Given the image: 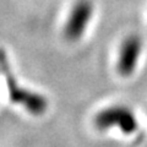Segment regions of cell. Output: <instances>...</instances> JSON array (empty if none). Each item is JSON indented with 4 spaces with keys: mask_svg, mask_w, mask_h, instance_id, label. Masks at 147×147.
<instances>
[{
    "mask_svg": "<svg viewBox=\"0 0 147 147\" xmlns=\"http://www.w3.org/2000/svg\"><path fill=\"white\" fill-rule=\"evenodd\" d=\"M0 72L5 77L7 91L12 102L21 104L26 110L34 115L43 114L47 110L48 103L43 96L18 85V81L11 70L10 61L7 60V55L1 48H0Z\"/></svg>",
    "mask_w": 147,
    "mask_h": 147,
    "instance_id": "1",
    "label": "cell"
},
{
    "mask_svg": "<svg viewBox=\"0 0 147 147\" xmlns=\"http://www.w3.org/2000/svg\"><path fill=\"white\" fill-rule=\"evenodd\" d=\"M94 125L98 130H108L117 126L124 134H132L137 130L139 123L132 110L124 105H113L96 114Z\"/></svg>",
    "mask_w": 147,
    "mask_h": 147,
    "instance_id": "2",
    "label": "cell"
},
{
    "mask_svg": "<svg viewBox=\"0 0 147 147\" xmlns=\"http://www.w3.org/2000/svg\"><path fill=\"white\" fill-rule=\"evenodd\" d=\"M92 13H93V5L90 0H79L75 4L64 28V33L69 40L74 42L81 38L85 33L87 25L91 21Z\"/></svg>",
    "mask_w": 147,
    "mask_h": 147,
    "instance_id": "3",
    "label": "cell"
},
{
    "mask_svg": "<svg viewBox=\"0 0 147 147\" xmlns=\"http://www.w3.org/2000/svg\"><path fill=\"white\" fill-rule=\"evenodd\" d=\"M142 49L141 39L137 36H130L121 44L118 58V71L123 76H129L135 71Z\"/></svg>",
    "mask_w": 147,
    "mask_h": 147,
    "instance_id": "4",
    "label": "cell"
}]
</instances>
